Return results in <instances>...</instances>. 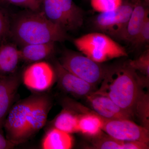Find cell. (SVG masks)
I'll list each match as a JSON object with an SVG mask.
<instances>
[{"instance_id":"obj_1","label":"cell","mask_w":149,"mask_h":149,"mask_svg":"<svg viewBox=\"0 0 149 149\" xmlns=\"http://www.w3.org/2000/svg\"><path fill=\"white\" fill-rule=\"evenodd\" d=\"M10 37L18 45L68 40L67 32L53 23L42 10L26 9L11 18Z\"/></svg>"},{"instance_id":"obj_2","label":"cell","mask_w":149,"mask_h":149,"mask_svg":"<svg viewBox=\"0 0 149 149\" xmlns=\"http://www.w3.org/2000/svg\"><path fill=\"white\" fill-rule=\"evenodd\" d=\"M95 94L106 96L123 109L135 114L136 107L144 93L142 80L129 63L110 69Z\"/></svg>"},{"instance_id":"obj_3","label":"cell","mask_w":149,"mask_h":149,"mask_svg":"<svg viewBox=\"0 0 149 149\" xmlns=\"http://www.w3.org/2000/svg\"><path fill=\"white\" fill-rule=\"evenodd\" d=\"M74 44L81 53L99 63L127 56L125 48L102 32L83 35L75 39Z\"/></svg>"},{"instance_id":"obj_4","label":"cell","mask_w":149,"mask_h":149,"mask_svg":"<svg viewBox=\"0 0 149 149\" xmlns=\"http://www.w3.org/2000/svg\"><path fill=\"white\" fill-rule=\"evenodd\" d=\"M41 10L53 23L66 32L82 27L84 11L72 0H40Z\"/></svg>"},{"instance_id":"obj_5","label":"cell","mask_w":149,"mask_h":149,"mask_svg":"<svg viewBox=\"0 0 149 149\" xmlns=\"http://www.w3.org/2000/svg\"><path fill=\"white\" fill-rule=\"evenodd\" d=\"M59 62L70 72L93 85L102 81L110 70L81 53L70 50L65 51Z\"/></svg>"},{"instance_id":"obj_6","label":"cell","mask_w":149,"mask_h":149,"mask_svg":"<svg viewBox=\"0 0 149 149\" xmlns=\"http://www.w3.org/2000/svg\"><path fill=\"white\" fill-rule=\"evenodd\" d=\"M37 93L13 104L6 118L4 128L6 137L15 146L24 143V136L27 120Z\"/></svg>"},{"instance_id":"obj_7","label":"cell","mask_w":149,"mask_h":149,"mask_svg":"<svg viewBox=\"0 0 149 149\" xmlns=\"http://www.w3.org/2000/svg\"><path fill=\"white\" fill-rule=\"evenodd\" d=\"M134 4L128 1L114 10L100 13L94 20V27L100 32L116 38L130 18Z\"/></svg>"},{"instance_id":"obj_8","label":"cell","mask_w":149,"mask_h":149,"mask_svg":"<svg viewBox=\"0 0 149 149\" xmlns=\"http://www.w3.org/2000/svg\"><path fill=\"white\" fill-rule=\"evenodd\" d=\"M102 130L113 139L124 142L138 141L149 143L148 128L136 124L131 119L105 120Z\"/></svg>"},{"instance_id":"obj_9","label":"cell","mask_w":149,"mask_h":149,"mask_svg":"<svg viewBox=\"0 0 149 149\" xmlns=\"http://www.w3.org/2000/svg\"><path fill=\"white\" fill-rule=\"evenodd\" d=\"M56 79L54 67L43 61L31 63L22 77L24 85L35 93H42L52 86Z\"/></svg>"},{"instance_id":"obj_10","label":"cell","mask_w":149,"mask_h":149,"mask_svg":"<svg viewBox=\"0 0 149 149\" xmlns=\"http://www.w3.org/2000/svg\"><path fill=\"white\" fill-rule=\"evenodd\" d=\"M52 101L47 94L37 93L24 133V141L32 138L45 125Z\"/></svg>"},{"instance_id":"obj_11","label":"cell","mask_w":149,"mask_h":149,"mask_svg":"<svg viewBox=\"0 0 149 149\" xmlns=\"http://www.w3.org/2000/svg\"><path fill=\"white\" fill-rule=\"evenodd\" d=\"M56 77L61 88L74 97H87L93 92L94 85L70 72L59 61L54 63Z\"/></svg>"},{"instance_id":"obj_12","label":"cell","mask_w":149,"mask_h":149,"mask_svg":"<svg viewBox=\"0 0 149 149\" xmlns=\"http://www.w3.org/2000/svg\"><path fill=\"white\" fill-rule=\"evenodd\" d=\"M21 78L17 72L0 76V130L9 112L15 103Z\"/></svg>"},{"instance_id":"obj_13","label":"cell","mask_w":149,"mask_h":149,"mask_svg":"<svg viewBox=\"0 0 149 149\" xmlns=\"http://www.w3.org/2000/svg\"><path fill=\"white\" fill-rule=\"evenodd\" d=\"M86 97L94 112L106 120L131 119L133 117L106 96L92 93Z\"/></svg>"},{"instance_id":"obj_14","label":"cell","mask_w":149,"mask_h":149,"mask_svg":"<svg viewBox=\"0 0 149 149\" xmlns=\"http://www.w3.org/2000/svg\"><path fill=\"white\" fill-rule=\"evenodd\" d=\"M145 3L142 1H136L128 22L116 39L131 43L134 41L145 19L149 16L148 8L144 4Z\"/></svg>"},{"instance_id":"obj_15","label":"cell","mask_w":149,"mask_h":149,"mask_svg":"<svg viewBox=\"0 0 149 149\" xmlns=\"http://www.w3.org/2000/svg\"><path fill=\"white\" fill-rule=\"evenodd\" d=\"M15 44L6 42L0 45V76L17 71L21 57L20 51Z\"/></svg>"},{"instance_id":"obj_16","label":"cell","mask_w":149,"mask_h":149,"mask_svg":"<svg viewBox=\"0 0 149 149\" xmlns=\"http://www.w3.org/2000/svg\"><path fill=\"white\" fill-rule=\"evenodd\" d=\"M56 42L30 44L21 47V60L29 63L43 61L51 57L56 50Z\"/></svg>"},{"instance_id":"obj_17","label":"cell","mask_w":149,"mask_h":149,"mask_svg":"<svg viewBox=\"0 0 149 149\" xmlns=\"http://www.w3.org/2000/svg\"><path fill=\"white\" fill-rule=\"evenodd\" d=\"M73 144V138L70 134L53 127L44 136L41 147L44 149H69Z\"/></svg>"},{"instance_id":"obj_18","label":"cell","mask_w":149,"mask_h":149,"mask_svg":"<svg viewBox=\"0 0 149 149\" xmlns=\"http://www.w3.org/2000/svg\"><path fill=\"white\" fill-rule=\"evenodd\" d=\"M105 120L94 112L85 113L79 116L78 132L95 138L100 136Z\"/></svg>"},{"instance_id":"obj_19","label":"cell","mask_w":149,"mask_h":149,"mask_svg":"<svg viewBox=\"0 0 149 149\" xmlns=\"http://www.w3.org/2000/svg\"><path fill=\"white\" fill-rule=\"evenodd\" d=\"M93 142L94 148L100 149H148V144L138 141L124 142L116 140L109 136H100L95 137Z\"/></svg>"},{"instance_id":"obj_20","label":"cell","mask_w":149,"mask_h":149,"mask_svg":"<svg viewBox=\"0 0 149 149\" xmlns=\"http://www.w3.org/2000/svg\"><path fill=\"white\" fill-rule=\"evenodd\" d=\"M79 116L69 109L63 110L54 121V127L66 133L78 132Z\"/></svg>"},{"instance_id":"obj_21","label":"cell","mask_w":149,"mask_h":149,"mask_svg":"<svg viewBox=\"0 0 149 149\" xmlns=\"http://www.w3.org/2000/svg\"><path fill=\"white\" fill-rule=\"evenodd\" d=\"M123 2V0H91L93 10L100 13L114 10L121 5Z\"/></svg>"},{"instance_id":"obj_22","label":"cell","mask_w":149,"mask_h":149,"mask_svg":"<svg viewBox=\"0 0 149 149\" xmlns=\"http://www.w3.org/2000/svg\"><path fill=\"white\" fill-rule=\"evenodd\" d=\"M11 18L7 12L0 7V45L10 37Z\"/></svg>"},{"instance_id":"obj_23","label":"cell","mask_w":149,"mask_h":149,"mask_svg":"<svg viewBox=\"0 0 149 149\" xmlns=\"http://www.w3.org/2000/svg\"><path fill=\"white\" fill-rule=\"evenodd\" d=\"M129 65L136 71H139L147 78L149 76V51L147 50L138 58L128 63Z\"/></svg>"},{"instance_id":"obj_24","label":"cell","mask_w":149,"mask_h":149,"mask_svg":"<svg viewBox=\"0 0 149 149\" xmlns=\"http://www.w3.org/2000/svg\"><path fill=\"white\" fill-rule=\"evenodd\" d=\"M0 4L18 6L30 10H41L40 0H0Z\"/></svg>"},{"instance_id":"obj_25","label":"cell","mask_w":149,"mask_h":149,"mask_svg":"<svg viewBox=\"0 0 149 149\" xmlns=\"http://www.w3.org/2000/svg\"><path fill=\"white\" fill-rule=\"evenodd\" d=\"M149 42V18L148 16L145 19L139 34L132 44L136 47H139L148 43Z\"/></svg>"},{"instance_id":"obj_26","label":"cell","mask_w":149,"mask_h":149,"mask_svg":"<svg viewBox=\"0 0 149 149\" xmlns=\"http://www.w3.org/2000/svg\"><path fill=\"white\" fill-rule=\"evenodd\" d=\"M15 146L4 136L2 130H0V149H11Z\"/></svg>"},{"instance_id":"obj_27","label":"cell","mask_w":149,"mask_h":149,"mask_svg":"<svg viewBox=\"0 0 149 149\" xmlns=\"http://www.w3.org/2000/svg\"><path fill=\"white\" fill-rule=\"evenodd\" d=\"M135 1H144V2L146 3L147 4H148L149 2V0H135Z\"/></svg>"}]
</instances>
